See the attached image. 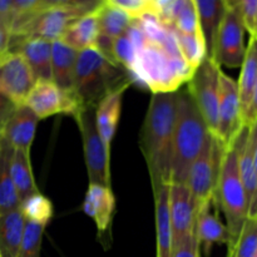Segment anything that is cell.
Listing matches in <instances>:
<instances>
[{
    "label": "cell",
    "instance_id": "6da1fadb",
    "mask_svg": "<svg viewBox=\"0 0 257 257\" xmlns=\"http://www.w3.org/2000/svg\"><path fill=\"white\" fill-rule=\"evenodd\" d=\"M177 99L178 90L153 94L141 130L140 147L150 171L153 190L162 183H170Z\"/></svg>",
    "mask_w": 257,
    "mask_h": 257
},
{
    "label": "cell",
    "instance_id": "7a4b0ae2",
    "mask_svg": "<svg viewBox=\"0 0 257 257\" xmlns=\"http://www.w3.org/2000/svg\"><path fill=\"white\" fill-rule=\"evenodd\" d=\"M210 133L200 110L187 90H178L170 183L186 185L191 166L200 155Z\"/></svg>",
    "mask_w": 257,
    "mask_h": 257
},
{
    "label": "cell",
    "instance_id": "3957f363",
    "mask_svg": "<svg viewBox=\"0 0 257 257\" xmlns=\"http://www.w3.org/2000/svg\"><path fill=\"white\" fill-rule=\"evenodd\" d=\"M132 82V75L124 68L98 49H85L78 54L74 92L84 107L95 108L105 95L118 88L130 87Z\"/></svg>",
    "mask_w": 257,
    "mask_h": 257
},
{
    "label": "cell",
    "instance_id": "277c9868",
    "mask_svg": "<svg viewBox=\"0 0 257 257\" xmlns=\"http://www.w3.org/2000/svg\"><path fill=\"white\" fill-rule=\"evenodd\" d=\"M193 70L188 68L181 55L171 54L161 44L147 40L138 52L132 72L133 80H138L153 94L180 90L188 82Z\"/></svg>",
    "mask_w": 257,
    "mask_h": 257
},
{
    "label": "cell",
    "instance_id": "5b68a950",
    "mask_svg": "<svg viewBox=\"0 0 257 257\" xmlns=\"http://www.w3.org/2000/svg\"><path fill=\"white\" fill-rule=\"evenodd\" d=\"M215 198L218 208L225 215L226 227L230 233V243L227 245L230 250L237 240L243 223L248 217V202L238 172L237 147L235 141L225 147Z\"/></svg>",
    "mask_w": 257,
    "mask_h": 257
},
{
    "label": "cell",
    "instance_id": "8992f818",
    "mask_svg": "<svg viewBox=\"0 0 257 257\" xmlns=\"http://www.w3.org/2000/svg\"><path fill=\"white\" fill-rule=\"evenodd\" d=\"M225 147L216 136L210 133L200 155L191 166L186 186L192 195L197 211L215 198Z\"/></svg>",
    "mask_w": 257,
    "mask_h": 257
},
{
    "label": "cell",
    "instance_id": "52a82bcc",
    "mask_svg": "<svg viewBox=\"0 0 257 257\" xmlns=\"http://www.w3.org/2000/svg\"><path fill=\"white\" fill-rule=\"evenodd\" d=\"M80 131L89 183L110 187L109 157L110 151L105 147L95 124V108L85 107L74 117Z\"/></svg>",
    "mask_w": 257,
    "mask_h": 257
},
{
    "label": "cell",
    "instance_id": "ba28073f",
    "mask_svg": "<svg viewBox=\"0 0 257 257\" xmlns=\"http://www.w3.org/2000/svg\"><path fill=\"white\" fill-rule=\"evenodd\" d=\"M220 70V65L207 57L191 75L186 88L212 135L217 130Z\"/></svg>",
    "mask_w": 257,
    "mask_h": 257
},
{
    "label": "cell",
    "instance_id": "9c48e42d",
    "mask_svg": "<svg viewBox=\"0 0 257 257\" xmlns=\"http://www.w3.org/2000/svg\"><path fill=\"white\" fill-rule=\"evenodd\" d=\"M92 10L84 8H50L42 10L18 25L9 38H40L48 42L60 40L68 28Z\"/></svg>",
    "mask_w": 257,
    "mask_h": 257
},
{
    "label": "cell",
    "instance_id": "30bf717a",
    "mask_svg": "<svg viewBox=\"0 0 257 257\" xmlns=\"http://www.w3.org/2000/svg\"><path fill=\"white\" fill-rule=\"evenodd\" d=\"M24 104L39 119L55 114H67L74 118L85 108L74 89H62L53 80H35Z\"/></svg>",
    "mask_w": 257,
    "mask_h": 257
},
{
    "label": "cell",
    "instance_id": "8fae6325",
    "mask_svg": "<svg viewBox=\"0 0 257 257\" xmlns=\"http://www.w3.org/2000/svg\"><path fill=\"white\" fill-rule=\"evenodd\" d=\"M245 32L242 17L235 8L226 7V13L218 28L212 59L220 67L240 68L245 58Z\"/></svg>",
    "mask_w": 257,
    "mask_h": 257
},
{
    "label": "cell",
    "instance_id": "7c38bea8",
    "mask_svg": "<svg viewBox=\"0 0 257 257\" xmlns=\"http://www.w3.org/2000/svg\"><path fill=\"white\" fill-rule=\"evenodd\" d=\"M243 124L237 82L221 69L218 77L217 130L213 136L223 145L228 146L235 140Z\"/></svg>",
    "mask_w": 257,
    "mask_h": 257
},
{
    "label": "cell",
    "instance_id": "4fadbf2b",
    "mask_svg": "<svg viewBox=\"0 0 257 257\" xmlns=\"http://www.w3.org/2000/svg\"><path fill=\"white\" fill-rule=\"evenodd\" d=\"M34 83V74L20 53L8 52L0 57V93L13 104H24Z\"/></svg>",
    "mask_w": 257,
    "mask_h": 257
},
{
    "label": "cell",
    "instance_id": "5bb4252c",
    "mask_svg": "<svg viewBox=\"0 0 257 257\" xmlns=\"http://www.w3.org/2000/svg\"><path fill=\"white\" fill-rule=\"evenodd\" d=\"M168 205L175 248L186 238L195 235L197 210L192 195L185 183L168 185Z\"/></svg>",
    "mask_w": 257,
    "mask_h": 257
},
{
    "label": "cell",
    "instance_id": "9a60e30c",
    "mask_svg": "<svg viewBox=\"0 0 257 257\" xmlns=\"http://www.w3.org/2000/svg\"><path fill=\"white\" fill-rule=\"evenodd\" d=\"M24 57L35 80H52V42L40 38H9V50Z\"/></svg>",
    "mask_w": 257,
    "mask_h": 257
},
{
    "label": "cell",
    "instance_id": "2e32d148",
    "mask_svg": "<svg viewBox=\"0 0 257 257\" xmlns=\"http://www.w3.org/2000/svg\"><path fill=\"white\" fill-rule=\"evenodd\" d=\"M218 205L216 198L197 211L196 216L195 235L200 248H202L206 256L210 255L215 245H228L230 233L226 223L220 220L217 215Z\"/></svg>",
    "mask_w": 257,
    "mask_h": 257
},
{
    "label": "cell",
    "instance_id": "e0dca14e",
    "mask_svg": "<svg viewBox=\"0 0 257 257\" xmlns=\"http://www.w3.org/2000/svg\"><path fill=\"white\" fill-rule=\"evenodd\" d=\"M39 118L25 104L14 108L3 125L2 137L14 150L30 152Z\"/></svg>",
    "mask_w": 257,
    "mask_h": 257
},
{
    "label": "cell",
    "instance_id": "ac0fdd59",
    "mask_svg": "<svg viewBox=\"0 0 257 257\" xmlns=\"http://www.w3.org/2000/svg\"><path fill=\"white\" fill-rule=\"evenodd\" d=\"M237 147V165L241 181L245 187L246 197L248 202V217L257 216V177L253 166L252 147L250 142V127L243 124L238 135L235 137Z\"/></svg>",
    "mask_w": 257,
    "mask_h": 257
},
{
    "label": "cell",
    "instance_id": "d6986e66",
    "mask_svg": "<svg viewBox=\"0 0 257 257\" xmlns=\"http://www.w3.org/2000/svg\"><path fill=\"white\" fill-rule=\"evenodd\" d=\"M82 208L83 212L94 221L100 235L107 232L115 212V197L110 187L89 183Z\"/></svg>",
    "mask_w": 257,
    "mask_h": 257
},
{
    "label": "cell",
    "instance_id": "ffe728a7",
    "mask_svg": "<svg viewBox=\"0 0 257 257\" xmlns=\"http://www.w3.org/2000/svg\"><path fill=\"white\" fill-rule=\"evenodd\" d=\"M128 87L118 88L105 95L95 107V124L105 147L110 151L122 112L123 94Z\"/></svg>",
    "mask_w": 257,
    "mask_h": 257
},
{
    "label": "cell",
    "instance_id": "44dd1931",
    "mask_svg": "<svg viewBox=\"0 0 257 257\" xmlns=\"http://www.w3.org/2000/svg\"><path fill=\"white\" fill-rule=\"evenodd\" d=\"M156 206V242L157 256L172 257L173 238L168 205V183H162L153 190Z\"/></svg>",
    "mask_w": 257,
    "mask_h": 257
},
{
    "label": "cell",
    "instance_id": "7402d4cb",
    "mask_svg": "<svg viewBox=\"0 0 257 257\" xmlns=\"http://www.w3.org/2000/svg\"><path fill=\"white\" fill-rule=\"evenodd\" d=\"M79 52L62 40L52 42V80L64 90L74 89V77Z\"/></svg>",
    "mask_w": 257,
    "mask_h": 257
},
{
    "label": "cell",
    "instance_id": "603a6c76",
    "mask_svg": "<svg viewBox=\"0 0 257 257\" xmlns=\"http://www.w3.org/2000/svg\"><path fill=\"white\" fill-rule=\"evenodd\" d=\"M99 34V24L94 9L75 20L60 40L73 49L82 52L85 49H97Z\"/></svg>",
    "mask_w": 257,
    "mask_h": 257
},
{
    "label": "cell",
    "instance_id": "cb8c5ba5",
    "mask_svg": "<svg viewBox=\"0 0 257 257\" xmlns=\"http://www.w3.org/2000/svg\"><path fill=\"white\" fill-rule=\"evenodd\" d=\"M201 32L205 38L207 57L212 58L216 35L226 13L225 0H195Z\"/></svg>",
    "mask_w": 257,
    "mask_h": 257
},
{
    "label": "cell",
    "instance_id": "d4e9b609",
    "mask_svg": "<svg viewBox=\"0 0 257 257\" xmlns=\"http://www.w3.org/2000/svg\"><path fill=\"white\" fill-rule=\"evenodd\" d=\"M25 218L20 208L0 215V255L3 257H18Z\"/></svg>",
    "mask_w": 257,
    "mask_h": 257
},
{
    "label": "cell",
    "instance_id": "484cf974",
    "mask_svg": "<svg viewBox=\"0 0 257 257\" xmlns=\"http://www.w3.org/2000/svg\"><path fill=\"white\" fill-rule=\"evenodd\" d=\"M14 148L2 137L0 140V215L20 208V200L10 173Z\"/></svg>",
    "mask_w": 257,
    "mask_h": 257
},
{
    "label": "cell",
    "instance_id": "4316f807",
    "mask_svg": "<svg viewBox=\"0 0 257 257\" xmlns=\"http://www.w3.org/2000/svg\"><path fill=\"white\" fill-rule=\"evenodd\" d=\"M240 78H238L237 87L240 94L241 109H242V119L245 117L247 108L250 105L252 97L253 88L257 79V37L250 35L248 45L246 47L245 58L241 65Z\"/></svg>",
    "mask_w": 257,
    "mask_h": 257
},
{
    "label": "cell",
    "instance_id": "83f0119b",
    "mask_svg": "<svg viewBox=\"0 0 257 257\" xmlns=\"http://www.w3.org/2000/svg\"><path fill=\"white\" fill-rule=\"evenodd\" d=\"M10 173H12L15 190L19 196L20 203L34 193L39 192L35 185L29 152L14 150L12 163H10Z\"/></svg>",
    "mask_w": 257,
    "mask_h": 257
},
{
    "label": "cell",
    "instance_id": "f1b7e54d",
    "mask_svg": "<svg viewBox=\"0 0 257 257\" xmlns=\"http://www.w3.org/2000/svg\"><path fill=\"white\" fill-rule=\"evenodd\" d=\"M95 13H97L100 35H104L110 39H115L124 34L133 22L130 15L117 8L105 4L104 2L95 8Z\"/></svg>",
    "mask_w": 257,
    "mask_h": 257
},
{
    "label": "cell",
    "instance_id": "f546056e",
    "mask_svg": "<svg viewBox=\"0 0 257 257\" xmlns=\"http://www.w3.org/2000/svg\"><path fill=\"white\" fill-rule=\"evenodd\" d=\"M173 32H175L176 40H177L183 60L188 65V68L195 72L207 58V49H206L205 38L202 33L186 34L177 30H173Z\"/></svg>",
    "mask_w": 257,
    "mask_h": 257
},
{
    "label": "cell",
    "instance_id": "4dcf8cb0",
    "mask_svg": "<svg viewBox=\"0 0 257 257\" xmlns=\"http://www.w3.org/2000/svg\"><path fill=\"white\" fill-rule=\"evenodd\" d=\"M20 211L27 221L47 227L54 213L53 203L40 192L34 193L20 203Z\"/></svg>",
    "mask_w": 257,
    "mask_h": 257
},
{
    "label": "cell",
    "instance_id": "1f68e13d",
    "mask_svg": "<svg viewBox=\"0 0 257 257\" xmlns=\"http://www.w3.org/2000/svg\"><path fill=\"white\" fill-rule=\"evenodd\" d=\"M257 252V216L247 217L227 257H255Z\"/></svg>",
    "mask_w": 257,
    "mask_h": 257
},
{
    "label": "cell",
    "instance_id": "d6a6232c",
    "mask_svg": "<svg viewBox=\"0 0 257 257\" xmlns=\"http://www.w3.org/2000/svg\"><path fill=\"white\" fill-rule=\"evenodd\" d=\"M112 57L113 60L118 65L124 68L130 74H132L136 62H137L138 52L136 49L135 44L132 43V40L130 39V37L125 33L113 40Z\"/></svg>",
    "mask_w": 257,
    "mask_h": 257
},
{
    "label": "cell",
    "instance_id": "836d02e7",
    "mask_svg": "<svg viewBox=\"0 0 257 257\" xmlns=\"http://www.w3.org/2000/svg\"><path fill=\"white\" fill-rule=\"evenodd\" d=\"M45 226L25 220L24 233L18 257H40Z\"/></svg>",
    "mask_w": 257,
    "mask_h": 257
},
{
    "label": "cell",
    "instance_id": "e575fe53",
    "mask_svg": "<svg viewBox=\"0 0 257 257\" xmlns=\"http://www.w3.org/2000/svg\"><path fill=\"white\" fill-rule=\"evenodd\" d=\"M226 7L235 8L240 12L246 32L253 34L257 18V0H225Z\"/></svg>",
    "mask_w": 257,
    "mask_h": 257
},
{
    "label": "cell",
    "instance_id": "d590c367",
    "mask_svg": "<svg viewBox=\"0 0 257 257\" xmlns=\"http://www.w3.org/2000/svg\"><path fill=\"white\" fill-rule=\"evenodd\" d=\"M40 0H13V20L10 33L29 19L34 14H37L38 7ZM10 35V34H9Z\"/></svg>",
    "mask_w": 257,
    "mask_h": 257
},
{
    "label": "cell",
    "instance_id": "8d00e7d4",
    "mask_svg": "<svg viewBox=\"0 0 257 257\" xmlns=\"http://www.w3.org/2000/svg\"><path fill=\"white\" fill-rule=\"evenodd\" d=\"M105 4L122 10L132 19H140L147 13H153L145 0H103Z\"/></svg>",
    "mask_w": 257,
    "mask_h": 257
},
{
    "label": "cell",
    "instance_id": "74e56055",
    "mask_svg": "<svg viewBox=\"0 0 257 257\" xmlns=\"http://www.w3.org/2000/svg\"><path fill=\"white\" fill-rule=\"evenodd\" d=\"M102 2L103 0H40L38 12L50 8H84L94 10Z\"/></svg>",
    "mask_w": 257,
    "mask_h": 257
},
{
    "label": "cell",
    "instance_id": "f35d334b",
    "mask_svg": "<svg viewBox=\"0 0 257 257\" xmlns=\"http://www.w3.org/2000/svg\"><path fill=\"white\" fill-rule=\"evenodd\" d=\"M200 250L196 235H193L173 248L172 257H200Z\"/></svg>",
    "mask_w": 257,
    "mask_h": 257
},
{
    "label": "cell",
    "instance_id": "ab89813d",
    "mask_svg": "<svg viewBox=\"0 0 257 257\" xmlns=\"http://www.w3.org/2000/svg\"><path fill=\"white\" fill-rule=\"evenodd\" d=\"M13 20V0H0V29L10 34Z\"/></svg>",
    "mask_w": 257,
    "mask_h": 257
},
{
    "label": "cell",
    "instance_id": "60d3db41",
    "mask_svg": "<svg viewBox=\"0 0 257 257\" xmlns=\"http://www.w3.org/2000/svg\"><path fill=\"white\" fill-rule=\"evenodd\" d=\"M257 119V79L255 83V88H253L252 97H251L250 105L247 108L245 117H243V123L245 124H251L253 120Z\"/></svg>",
    "mask_w": 257,
    "mask_h": 257
},
{
    "label": "cell",
    "instance_id": "b9f144b4",
    "mask_svg": "<svg viewBox=\"0 0 257 257\" xmlns=\"http://www.w3.org/2000/svg\"><path fill=\"white\" fill-rule=\"evenodd\" d=\"M15 107L17 105L13 104L5 95L0 93V123H4L7 120V118L9 117Z\"/></svg>",
    "mask_w": 257,
    "mask_h": 257
},
{
    "label": "cell",
    "instance_id": "7bdbcfd3",
    "mask_svg": "<svg viewBox=\"0 0 257 257\" xmlns=\"http://www.w3.org/2000/svg\"><path fill=\"white\" fill-rule=\"evenodd\" d=\"M250 127V142L252 147V157H253V166H255V172L257 177V119L253 120Z\"/></svg>",
    "mask_w": 257,
    "mask_h": 257
},
{
    "label": "cell",
    "instance_id": "ee69618b",
    "mask_svg": "<svg viewBox=\"0 0 257 257\" xmlns=\"http://www.w3.org/2000/svg\"><path fill=\"white\" fill-rule=\"evenodd\" d=\"M9 50V35L0 29V57L7 54Z\"/></svg>",
    "mask_w": 257,
    "mask_h": 257
},
{
    "label": "cell",
    "instance_id": "f6af8a7d",
    "mask_svg": "<svg viewBox=\"0 0 257 257\" xmlns=\"http://www.w3.org/2000/svg\"><path fill=\"white\" fill-rule=\"evenodd\" d=\"M145 2L147 3L148 5H150L151 9H152V12H153V14H155V4H156V2H157V0H145Z\"/></svg>",
    "mask_w": 257,
    "mask_h": 257
},
{
    "label": "cell",
    "instance_id": "bcb514c9",
    "mask_svg": "<svg viewBox=\"0 0 257 257\" xmlns=\"http://www.w3.org/2000/svg\"><path fill=\"white\" fill-rule=\"evenodd\" d=\"M252 35H256V37H257V18H256V23H255V30H253Z\"/></svg>",
    "mask_w": 257,
    "mask_h": 257
},
{
    "label": "cell",
    "instance_id": "7dc6e473",
    "mask_svg": "<svg viewBox=\"0 0 257 257\" xmlns=\"http://www.w3.org/2000/svg\"><path fill=\"white\" fill-rule=\"evenodd\" d=\"M3 125H4V123H0V140H2V133H3Z\"/></svg>",
    "mask_w": 257,
    "mask_h": 257
},
{
    "label": "cell",
    "instance_id": "c3c4849f",
    "mask_svg": "<svg viewBox=\"0 0 257 257\" xmlns=\"http://www.w3.org/2000/svg\"><path fill=\"white\" fill-rule=\"evenodd\" d=\"M255 257H257V252H256V256Z\"/></svg>",
    "mask_w": 257,
    "mask_h": 257
},
{
    "label": "cell",
    "instance_id": "681fc988",
    "mask_svg": "<svg viewBox=\"0 0 257 257\" xmlns=\"http://www.w3.org/2000/svg\"><path fill=\"white\" fill-rule=\"evenodd\" d=\"M0 257H3V256H2V255H0Z\"/></svg>",
    "mask_w": 257,
    "mask_h": 257
}]
</instances>
